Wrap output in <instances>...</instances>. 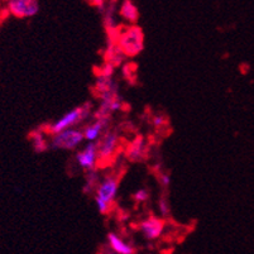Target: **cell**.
Masks as SVG:
<instances>
[{"label":"cell","instance_id":"9","mask_svg":"<svg viewBox=\"0 0 254 254\" xmlns=\"http://www.w3.org/2000/svg\"><path fill=\"white\" fill-rule=\"evenodd\" d=\"M145 152H147V144L142 135H138L127 148V158L130 162H140L145 158Z\"/></svg>","mask_w":254,"mask_h":254},{"label":"cell","instance_id":"8","mask_svg":"<svg viewBox=\"0 0 254 254\" xmlns=\"http://www.w3.org/2000/svg\"><path fill=\"white\" fill-rule=\"evenodd\" d=\"M118 185H119L118 177L108 176L101 182L100 186L98 187V195H96V197L108 202V204H112L114 201L115 196H117Z\"/></svg>","mask_w":254,"mask_h":254},{"label":"cell","instance_id":"10","mask_svg":"<svg viewBox=\"0 0 254 254\" xmlns=\"http://www.w3.org/2000/svg\"><path fill=\"white\" fill-rule=\"evenodd\" d=\"M110 124V118H103V119H98L92 124L87 126L84 130V138H86L90 142H94L100 137L103 130L108 129Z\"/></svg>","mask_w":254,"mask_h":254},{"label":"cell","instance_id":"12","mask_svg":"<svg viewBox=\"0 0 254 254\" xmlns=\"http://www.w3.org/2000/svg\"><path fill=\"white\" fill-rule=\"evenodd\" d=\"M105 59L106 62H108V64H112L114 67L119 66V64L124 61V59H126V55L122 52L119 46H118L113 39H109L108 48H106Z\"/></svg>","mask_w":254,"mask_h":254},{"label":"cell","instance_id":"20","mask_svg":"<svg viewBox=\"0 0 254 254\" xmlns=\"http://www.w3.org/2000/svg\"><path fill=\"white\" fill-rule=\"evenodd\" d=\"M95 201H96V206H98L99 211H100L101 214H108V212L110 211V204L103 201V200H100L99 197H95Z\"/></svg>","mask_w":254,"mask_h":254},{"label":"cell","instance_id":"13","mask_svg":"<svg viewBox=\"0 0 254 254\" xmlns=\"http://www.w3.org/2000/svg\"><path fill=\"white\" fill-rule=\"evenodd\" d=\"M120 15L127 22L134 24V23H137L138 17H139V11H138V8L134 5L133 1L127 0V1H123L122 6H120Z\"/></svg>","mask_w":254,"mask_h":254},{"label":"cell","instance_id":"7","mask_svg":"<svg viewBox=\"0 0 254 254\" xmlns=\"http://www.w3.org/2000/svg\"><path fill=\"white\" fill-rule=\"evenodd\" d=\"M76 161L85 170H95L96 161H98V143L90 142L84 151L76 154Z\"/></svg>","mask_w":254,"mask_h":254},{"label":"cell","instance_id":"6","mask_svg":"<svg viewBox=\"0 0 254 254\" xmlns=\"http://www.w3.org/2000/svg\"><path fill=\"white\" fill-rule=\"evenodd\" d=\"M163 228H165V221L157 216H149L139 224L140 233L148 240H154L161 237Z\"/></svg>","mask_w":254,"mask_h":254},{"label":"cell","instance_id":"2","mask_svg":"<svg viewBox=\"0 0 254 254\" xmlns=\"http://www.w3.org/2000/svg\"><path fill=\"white\" fill-rule=\"evenodd\" d=\"M92 103L91 101H87V103L82 104L81 106H77L75 109H72L71 112L66 113L64 115H62L56 123L51 124V126L46 127V131L50 133V134H59L61 131L67 130L71 127L76 126V124L81 123L82 120L89 118V115L91 114L92 110Z\"/></svg>","mask_w":254,"mask_h":254},{"label":"cell","instance_id":"22","mask_svg":"<svg viewBox=\"0 0 254 254\" xmlns=\"http://www.w3.org/2000/svg\"><path fill=\"white\" fill-rule=\"evenodd\" d=\"M167 123V118L166 117H162V115H157V117L153 118V124L154 127H162L163 124Z\"/></svg>","mask_w":254,"mask_h":254},{"label":"cell","instance_id":"15","mask_svg":"<svg viewBox=\"0 0 254 254\" xmlns=\"http://www.w3.org/2000/svg\"><path fill=\"white\" fill-rule=\"evenodd\" d=\"M31 142L33 145V149L37 153H41V152H45L47 149V143H46L45 135L41 130H34L31 135Z\"/></svg>","mask_w":254,"mask_h":254},{"label":"cell","instance_id":"5","mask_svg":"<svg viewBox=\"0 0 254 254\" xmlns=\"http://www.w3.org/2000/svg\"><path fill=\"white\" fill-rule=\"evenodd\" d=\"M119 137L117 131H106L103 140L98 143V158L100 161H108L114 156L118 149Z\"/></svg>","mask_w":254,"mask_h":254},{"label":"cell","instance_id":"1","mask_svg":"<svg viewBox=\"0 0 254 254\" xmlns=\"http://www.w3.org/2000/svg\"><path fill=\"white\" fill-rule=\"evenodd\" d=\"M115 43L126 56H137L144 48V34L142 28L135 24L130 25L118 34Z\"/></svg>","mask_w":254,"mask_h":254},{"label":"cell","instance_id":"11","mask_svg":"<svg viewBox=\"0 0 254 254\" xmlns=\"http://www.w3.org/2000/svg\"><path fill=\"white\" fill-rule=\"evenodd\" d=\"M108 242H109V247L115 254H135V248L130 246L129 243H126L119 235L115 233H109L108 234Z\"/></svg>","mask_w":254,"mask_h":254},{"label":"cell","instance_id":"4","mask_svg":"<svg viewBox=\"0 0 254 254\" xmlns=\"http://www.w3.org/2000/svg\"><path fill=\"white\" fill-rule=\"evenodd\" d=\"M6 9L11 15L22 19L34 17L39 11V4L36 0H10Z\"/></svg>","mask_w":254,"mask_h":254},{"label":"cell","instance_id":"3","mask_svg":"<svg viewBox=\"0 0 254 254\" xmlns=\"http://www.w3.org/2000/svg\"><path fill=\"white\" fill-rule=\"evenodd\" d=\"M84 140V133L78 129H67L59 134H55L51 142L53 149H75Z\"/></svg>","mask_w":254,"mask_h":254},{"label":"cell","instance_id":"18","mask_svg":"<svg viewBox=\"0 0 254 254\" xmlns=\"http://www.w3.org/2000/svg\"><path fill=\"white\" fill-rule=\"evenodd\" d=\"M158 209L163 216L170 215V204L166 197H161L158 201Z\"/></svg>","mask_w":254,"mask_h":254},{"label":"cell","instance_id":"14","mask_svg":"<svg viewBox=\"0 0 254 254\" xmlns=\"http://www.w3.org/2000/svg\"><path fill=\"white\" fill-rule=\"evenodd\" d=\"M95 89L96 94L101 95L104 92H108V91H112V90L118 89V84L113 80L112 77H104V76H98L95 81Z\"/></svg>","mask_w":254,"mask_h":254},{"label":"cell","instance_id":"21","mask_svg":"<svg viewBox=\"0 0 254 254\" xmlns=\"http://www.w3.org/2000/svg\"><path fill=\"white\" fill-rule=\"evenodd\" d=\"M158 180H159V184L162 185L163 187H168L171 184V177L168 173H159L158 176Z\"/></svg>","mask_w":254,"mask_h":254},{"label":"cell","instance_id":"16","mask_svg":"<svg viewBox=\"0 0 254 254\" xmlns=\"http://www.w3.org/2000/svg\"><path fill=\"white\" fill-rule=\"evenodd\" d=\"M98 172L95 170H90L87 171L86 173V184L84 186V192L85 193H90L92 190H94V187L96 186L98 184Z\"/></svg>","mask_w":254,"mask_h":254},{"label":"cell","instance_id":"17","mask_svg":"<svg viewBox=\"0 0 254 254\" xmlns=\"http://www.w3.org/2000/svg\"><path fill=\"white\" fill-rule=\"evenodd\" d=\"M98 68V76H104V77H113L115 72L114 66L112 64H108V62H105L101 67Z\"/></svg>","mask_w":254,"mask_h":254},{"label":"cell","instance_id":"19","mask_svg":"<svg viewBox=\"0 0 254 254\" xmlns=\"http://www.w3.org/2000/svg\"><path fill=\"white\" fill-rule=\"evenodd\" d=\"M133 198H134L135 202H144L149 198V192L145 189H140L133 195Z\"/></svg>","mask_w":254,"mask_h":254}]
</instances>
